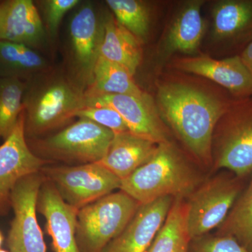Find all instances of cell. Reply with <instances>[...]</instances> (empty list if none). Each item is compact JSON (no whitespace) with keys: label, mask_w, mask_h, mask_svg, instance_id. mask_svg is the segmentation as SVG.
<instances>
[{"label":"cell","mask_w":252,"mask_h":252,"mask_svg":"<svg viewBox=\"0 0 252 252\" xmlns=\"http://www.w3.org/2000/svg\"><path fill=\"white\" fill-rule=\"evenodd\" d=\"M0 252H7V251H6V250H1V249H0Z\"/></svg>","instance_id":"obj_32"},{"label":"cell","mask_w":252,"mask_h":252,"mask_svg":"<svg viewBox=\"0 0 252 252\" xmlns=\"http://www.w3.org/2000/svg\"><path fill=\"white\" fill-rule=\"evenodd\" d=\"M189 252H251L229 235H204L190 241Z\"/></svg>","instance_id":"obj_28"},{"label":"cell","mask_w":252,"mask_h":252,"mask_svg":"<svg viewBox=\"0 0 252 252\" xmlns=\"http://www.w3.org/2000/svg\"><path fill=\"white\" fill-rule=\"evenodd\" d=\"M99 57L117 63L134 76L142 59L141 41L109 15L103 20Z\"/></svg>","instance_id":"obj_18"},{"label":"cell","mask_w":252,"mask_h":252,"mask_svg":"<svg viewBox=\"0 0 252 252\" xmlns=\"http://www.w3.org/2000/svg\"><path fill=\"white\" fill-rule=\"evenodd\" d=\"M102 34L103 21L97 17L94 6L89 3L82 5L71 19L69 36L78 83L84 89L92 81Z\"/></svg>","instance_id":"obj_11"},{"label":"cell","mask_w":252,"mask_h":252,"mask_svg":"<svg viewBox=\"0 0 252 252\" xmlns=\"http://www.w3.org/2000/svg\"><path fill=\"white\" fill-rule=\"evenodd\" d=\"M218 124L215 166L245 179L252 174V101L230 104Z\"/></svg>","instance_id":"obj_6"},{"label":"cell","mask_w":252,"mask_h":252,"mask_svg":"<svg viewBox=\"0 0 252 252\" xmlns=\"http://www.w3.org/2000/svg\"><path fill=\"white\" fill-rule=\"evenodd\" d=\"M190 241L186 202L184 198H175L165 223L147 252H189Z\"/></svg>","instance_id":"obj_23"},{"label":"cell","mask_w":252,"mask_h":252,"mask_svg":"<svg viewBox=\"0 0 252 252\" xmlns=\"http://www.w3.org/2000/svg\"><path fill=\"white\" fill-rule=\"evenodd\" d=\"M26 81L0 78V139H6L24 110L23 96Z\"/></svg>","instance_id":"obj_25"},{"label":"cell","mask_w":252,"mask_h":252,"mask_svg":"<svg viewBox=\"0 0 252 252\" xmlns=\"http://www.w3.org/2000/svg\"><path fill=\"white\" fill-rule=\"evenodd\" d=\"M28 81L23 96L25 130L32 134L63 126L86 107L85 89L77 81L61 75Z\"/></svg>","instance_id":"obj_3"},{"label":"cell","mask_w":252,"mask_h":252,"mask_svg":"<svg viewBox=\"0 0 252 252\" xmlns=\"http://www.w3.org/2000/svg\"><path fill=\"white\" fill-rule=\"evenodd\" d=\"M219 228L217 235L233 237L252 252V176Z\"/></svg>","instance_id":"obj_24"},{"label":"cell","mask_w":252,"mask_h":252,"mask_svg":"<svg viewBox=\"0 0 252 252\" xmlns=\"http://www.w3.org/2000/svg\"><path fill=\"white\" fill-rule=\"evenodd\" d=\"M44 163L26 142L23 110L14 128L0 146V205L7 200L20 180L35 174Z\"/></svg>","instance_id":"obj_13"},{"label":"cell","mask_w":252,"mask_h":252,"mask_svg":"<svg viewBox=\"0 0 252 252\" xmlns=\"http://www.w3.org/2000/svg\"><path fill=\"white\" fill-rule=\"evenodd\" d=\"M175 198L164 197L141 205L126 228L102 252H147L165 223Z\"/></svg>","instance_id":"obj_12"},{"label":"cell","mask_w":252,"mask_h":252,"mask_svg":"<svg viewBox=\"0 0 252 252\" xmlns=\"http://www.w3.org/2000/svg\"><path fill=\"white\" fill-rule=\"evenodd\" d=\"M39 193V210L45 217L54 252H81L76 236L79 210L66 203L53 186L46 185Z\"/></svg>","instance_id":"obj_16"},{"label":"cell","mask_w":252,"mask_h":252,"mask_svg":"<svg viewBox=\"0 0 252 252\" xmlns=\"http://www.w3.org/2000/svg\"><path fill=\"white\" fill-rule=\"evenodd\" d=\"M135 84L133 75L117 63L99 57L93 72L92 81L85 90L86 97L102 94H144Z\"/></svg>","instance_id":"obj_20"},{"label":"cell","mask_w":252,"mask_h":252,"mask_svg":"<svg viewBox=\"0 0 252 252\" xmlns=\"http://www.w3.org/2000/svg\"><path fill=\"white\" fill-rule=\"evenodd\" d=\"M201 178L190 162L170 141L158 144L153 157L122 180L120 189L140 205L164 197H189Z\"/></svg>","instance_id":"obj_2"},{"label":"cell","mask_w":252,"mask_h":252,"mask_svg":"<svg viewBox=\"0 0 252 252\" xmlns=\"http://www.w3.org/2000/svg\"><path fill=\"white\" fill-rule=\"evenodd\" d=\"M140 204L122 190L79 210L76 236L81 252H102L126 228Z\"/></svg>","instance_id":"obj_4"},{"label":"cell","mask_w":252,"mask_h":252,"mask_svg":"<svg viewBox=\"0 0 252 252\" xmlns=\"http://www.w3.org/2000/svg\"><path fill=\"white\" fill-rule=\"evenodd\" d=\"M158 145L130 132L115 134L105 155L96 162L123 180L148 161Z\"/></svg>","instance_id":"obj_17"},{"label":"cell","mask_w":252,"mask_h":252,"mask_svg":"<svg viewBox=\"0 0 252 252\" xmlns=\"http://www.w3.org/2000/svg\"><path fill=\"white\" fill-rule=\"evenodd\" d=\"M52 178L66 203L80 210L120 189L122 180L98 162L55 169Z\"/></svg>","instance_id":"obj_8"},{"label":"cell","mask_w":252,"mask_h":252,"mask_svg":"<svg viewBox=\"0 0 252 252\" xmlns=\"http://www.w3.org/2000/svg\"><path fill=\"white\" fill-rule=\"evenodd\" d=\"M41 186L40 177L34 174L20 180L11 191L14 218L8 238L9 252H46L36 215Z\"/></svg>","instance_id":"obj_7"},{"label":"cell","mask_w":252,"mask_h":252,"mask_svg":"<svg viewBox=\"0 0 252 252\" xmlns=\"http://www.w3.org/2000/svg\"><path fill=\"white\" fill-rule=\"evenodd\" d=\"M156 105L162 122L190 154L205 165L212 164L214 132L230 104L200 88L168 82L158 89Z\"/></svg>","instance_id":"obj_1"},{"label":"cell","mask_w":252,"mask_h":252,"mask_svg":"<svg viewBox=\"0 0 252 252\" xmlns=\"http://www.w3.org/2000/svg\"><path fill=\"white\" fill-rule=\"evenodd\" d=\"M176 67L210 79L238 96L252 94V74L240 56L222 60L205 55L178 60Z\"/></svg>","instance_id":"obj_14"},{"label":"cell","mask_w":252,"mask_h":252,"mask_svg":"<svg viewBox=\"0 0 252 252\" xmlns=\"http://www.w3.org/2000/svg\"><path fill=\"white\" fill-rule=\"evenodd\" d=\"M86 106H107L114 109L123 118L131 133L142 138L156 144L170 141L157 105L146 93L141 95L102 94L86 97Z\"/></svg>","instance_id":"obj_9"},{"label":"cell","mask_w":252,"mask_h":252,"mask_svg":"<svg viewBox=\"0 0 252 252\" xmlns=\"http://www.w3.org/2000/svg\"><path fill=\"white\" fill-rule=\"evenodd\" d=\"M114 137L112 130L81 118L42 144L55 155L90 163L98 162L104 157Z\"/></svg>","instance_id":"obj_10"},{"label":"cell","mask_w":252,"mask_h":252,"mask_svg":"<svg viewBox=\"0 0 252 252\" xmlns=\"http://www.w3.org/2000/svg\"><path fill=\"white\" fill-rule=\"evenodd\" d=\"M242 61L252 74V41L244 49L243 54L240 56Z\"/></svg>","instance_id":"obj_30"},{"label":"cell","mask_w":252,"mask_h":252,"mask_svg":"<svg viewBox=\"0 0 252 252\" xmlns=\"http://www.w3.org/2000/svg\"><path fill=\"white\" fill-rule=\"evenodd\" d=\"M243 180L229 172L202 184L189 195L186 205L190 240L222 224L245 188Z\"/></svg>","instance_id":"obj_5"},{"label":"cell","mask_w":252,"mask_h":252,"mask_svg":"<svg viewBox=\"0 0 252 252\" xmlns=\"http://www.w3.org/2000/svg\"><path fill=\"white\" fill-rule=\"evenodd\" d=\"M79 2V0H46L43 1L46 29L53 37L57 34L63 17Z\"/></svg>","instance_id":"obj_29"},{"label":"cell","mask_w":252,"mask_h":252,"mask_svg":"<svg viewBox=\"0 0 252 252\" xmlns=\"http://www.w3.org/2000/svg\"><path fill=\"white\" fill-rule=\"evenodd\" d=\"M3 240H4V238H3L2 235H1V232H0V248H1V244H2Z\"/></svg>","instance_id":"obj_31"},{"label":"cell","mask_w":252,"mask_h":252,"mask_svg":"<svg viewBox=\"0 0 252 252\" xmlns=\"http://www.w3.org/2000/svg\"><path fill=\"white\" fill-rule=\"evenodd\" d=\"M46 60L28 46L0 40V78H16L28 81L44 72Z\"/></svg>","instance_id":"obj_21"},{"label":"cell","mask_w":252,"mask_h":252,"mask_svg":"<svg viewBox=\"0 0 252 252\" xmlns=\"http://www.w3.org/2000/svg\"><path fill=\"white\" fill-rule=\"evenodd\" d=\"M45 39V29L32 1L6 0L0 2V40L35 50Z\"/></svg>","instance_id":"obj_15"},{"label":"cell","mask_w":252,"mask_h":252,"mask_svg":"<svg viewBox=\"0 0 252 252\" xmlns=\"http://www.w3.org/2000/svg\"><path fill=\"white\" fill-rule=\"evenodd\" d=\"M118 22L142 42L146 40L149 30V9L138 0H107Z\"/></svg>","instance_id":"obj_26"},{"label":"cell","mask_w":252,"mask_h":252,"mask_svg":"<svg viewBox=\"0 0 252 252\" xmlns=\"http://www.w3.org/2000/svg\"><path fill=\"white\" fill-rule=\"evenodd\" d=\"M203 4L202 1H190L180 10L165 38V54L180 52L193 55L198 51L205 32V23L200 14Z\"/></svg>","instance_id":"obj_19"},{"label":"cell","mask_w":252,"mask_h":252,"mask_svg":"<svg viewBox=\"0 0 252 252\" xmlns=\"http://www.w3.org/2000/svg\"><path fill=\"white\" fill-rule=\"evenodd\" d=\"M79 118L89 119L115 134L130 132L120 114L107 106H86L79 114Z\"/></svg>","instance_id":"obj_27"},{"label":"cell","mask_w":252,"mask_h":252,"mask_svg":"<svg viewBox=\"0 0 252 252\" xmlns=\"http://www.w3.org/2000/svg\"><path fill=\"white\" fill-rule=\"evenodd\" d=\"M214 34L222 40L234 39L252 30V0H223L214 7Z\"/></svg>","instance_id":"obj_22"}]
</instances>
